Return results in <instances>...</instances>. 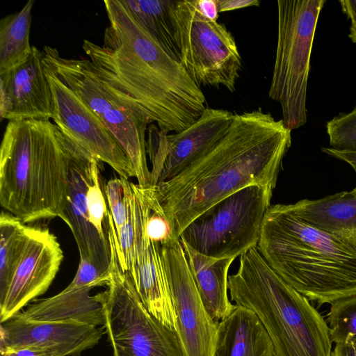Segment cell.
Returning <instances> with one entry per match:
<instances>
[{"instance_id":"cell-4","label":"cell","mask_w":356,"mask_h":356,"mask_svg":"<svg viewBox=\"0 0 356 356\" xmlns=\"http://www.w3.org/2000/svg\"><path fill=\"white\" fill-rule=\"evenodd\" d=\"M257 248L287 284L318 307L356 295V249L305 222L290 204L268 208Z\"/></svg>"},{"instance_id":"cell-29","label":"cell","mask_w":356,"mask_h":356,"mask_svg":"<svg viewBox=\"0 0 356 356\" xmlns=\"http://www.w3.org/2000/svg\"><path fill=\"white\" fill-rule=\"evenodd\" d=\"M108 280L109 273L105 274L90 261L80 259L76 273L70 284L76 287L106 286Z\"/></svg>"},{"instance_id":"cell-10","label":"cell","mask_w":356,"mask_h":356,"mask_svg":"<svg viewBox=\"0 0 356 356\" xmlns=\"http://www.w3.org/2000/svg\"><path fill=\"white\" fill-rule=\"evenodd\" d=\"M170 13L179 61L193 81L234 92L242 59L232 34L204 17L195 0H171Z\"/></svg>"},{"instance_id":"cell-18","label":"cell","mask_w":356,"mask_h":356,"mask_svg":"<svg viewBox=\"0 0 356 356\" xmlns=\"http://www.w3.org/2000/svg\"><path fill=\"white\" fill-rule=\"evenodd\" d=\"M234 115L227 110L206 108L188 128L168 134L157 184L174 177L211 148L225 134Z\"/></svg>"},{"instance_id":"cell-30","label":"cell","mask_w":356,"mask_h":356,"mask_svg":"<svg viewBox=\"0 0 356 356\" xmlns=\"http://www.w3.org/2000/svg\"><path fill=\"white\" fill-rule=\"evenodd\" d=\"M1 356H64L60 351L46 348L24 347L7 350L1 353Z\"/></svg>"},{"instance_id":"cell-26","label":"cell","mask_w":356,"mask_h":356,"mask_svg":"<svg viewBox=\"0 0 356 356\" xmlns=\"http://www.w3.org/2000/svg\"><path fill=\"white\" fill-rule=\"evenodd\" d=\"M326 321L333 342L356 343V295L331 304Z\"/></svg>"},{"instance_id":"cell-35","label":"cell","mask_w":356,"mask_h":356,"mask_svg":"<svg viewBox=\"0 0 356 356\" xmlns=\"http://www.w3.org/2000/svg\"><path fill=\"white\" fill-rule=\"evenodd\" d=\"M330 356H356V343H337Z\"/></svg>"},{"instance_id":"cell-25","label":"cell","mask_w":356,"mask_h":356,"mask_svg":"<svg viewBox=\"0 0 356 356\" xmlns=\"http://www.w3.org/2000/svg\"><path fill=\"white\" fill-rule=\"evenodd\" d=\"M122 1L140 26L171 56L179 61L170 13L171 0Z\"/></svg>"},{"instance_id":"cell-32","label":"cell","mask_w":356,"mask_h":356,"mask_svg":"<svg viewBox=\"0 0 356 356\" xmlns=\"http://www.w3.org/2000/svg\"><path fill=\"white\" fill-rule=\"evenodd\" d=\"M218 13L234 10L250 6H259L257 0H216Z\"/></svg>"},{"instance_id":"cell-11","label":"cell","mask_w":356,"mask_h":356,"mask_svg":"<svg viewBox=\"0 0 356 356\" xmlns=\"http://www.w3.org/2000/svg\"><path fill=\"white\" fill-rule=\"evenodd\" d=\"M160 252L184 355L212 356L218 322L203 304L180 241L160 245Z\"/></svg>"},{"instance_id":"cell-16","label":"cell","mask_w":356,"mask_h":356,"mask_svg":"<svg viewBox=\"0 0 356 356\" xmlns=\"http://www.w3.org/2000/svg\"><path fill=\"white\" fill-rule=\"evenodd\" d=\"M97 160L83 147L74 154L70 165L63 221L72 232L80 259L90 261L104 273L108 274L111 263L108 238L92 225L87 206V191L92 179V166Z\"/></svg>"},{"instance_id":"cell-8","label":"cell","mask_w":356,"mask_h":356,"mask_svg":"<svg viewBox=\"0 0 356 356\" xmlns=\"http://www.w3.org/2000/svg\"><path fill=\"white\" fill-rule=\"evenodd\" d=\"M112 229L109 280L102 291L104 325L113 356H184L177 333L153 316L121 269Z\"/></svg>"},{"instance_id":"cell-24","label":"cell","mask_w":356,"mask_h":356,"mask_svg":"<svg viewBox=\"0 0 356 356\" xmlns=\"http://www.w3.org/2000/svg\"><path fill=\"white\" fill-rule=\"evenodd\" d=\"M15 216L1 211L0 216V303L8 292L32 232Z\"/></svg>"},{"instance_id":"cell-1","label":"cell","mask_w":356,"mask_h":356,"mask_svg":"<svg viewBox=\"0 0 356 356\" xmlns=\"http://www.w3.org/2000/svg\"><path fill=\"white\" fill-rule=\"evenodd\" d=\"M291 130L261 108L234 113L225 134L180 173L154 186L179 239L196 218L251 185L275 188Z\"/></svg>"},{"instance_id":"cell-31","label":"cell","mask_w":356,"mask_h":356,"mask_svg":"<svg viewBox=\"0 0 356 356\" xmlns=\"http://www.w3.org/2000/svg\"><path fill=\"white\" fill-rule=\"evenodd\" d=\"M343 13L350 20L349 38L356 43V0H343L339 1Z\"/></svg>"},{"instance_id":"cell-5","label":"cell","mask_w":356,"mask_h":356,"mask_svg":"<svg viewBox=\"0 0 356 356\" xmlns=\"http://www.w3.org/2000/svg\"><path fill=\"white\" fill-rule=\"evenodd\" d=\"M227 286L235 305L257 315L272 341L274 356L331 355L333 341L327 321L270 267L257 246L240 256Z\"/></svg>"},{"instance_id":"cell-28","label":"cell","mask_w":356,"mask_h":356,"mask_svg":"<svg viewBox=\"0 0 356 356\" xmlns=\"http://www.w3.org/2000/svg\"><path fill=\"white\" fill-rule=\"evenodd\" d=\"M104 193L116 232L118 233L128 216L124 179L119 177L109 180L104 186Z\"/></svg>"},{"instance_id":"cell-3","label":"cell","mask_w":356,"mask_h":356,"mask_svg":"<svg viewBox=\"0 0 356 356\" xmlns=\"http://www.w3.org/2000/svg\"><path fill=\"white\" fill-rule=\"evenodd\" d=\"M82 147L50 120L8 121L0 148V204L24 223L65 219L71 161Z\"/></svg>"},{"instance_id":"cell-21","label":"cell","mask_w":356,"mask_h":356,"mask_svg":"<svg viewBox=\"0 0 356 356\" xmlns=\"http://www.w3.org/2000/svg\"><path fill=\"white\" fill-rule=\"evenodd\" d=\"M290 205L294 213L307 224L356 249V194L353 190Z\"/></svg>"},{"instance_id":"cell-15","label":"cell","mask_w":356,"mask_h":356,"mask_svg":"<svg viewBox=\"0 0 356 356\" xmlns=\"http://www.w3.org/2000/svg\"><path fill=\"white\" fill-rule=\"evenodd\" d=\"M0 116L8 121L50 120L54 99L42 51L32 46L29 58L0 74Z\"/></svg>"},{"instance_id":"cell-17","label":"cell","mask_w":356,"mask_h":356,"mask_svg":"<svg viewBox=\"0 0 356 356\" xmlns=\"http://www.w3.org/2000/svg\"><path fill=\"white\" fill-rule=\"evenodd\" d=\"M134 195L138 239L137 275L133 284L148 312L160 322L177 332L176 318L162 264L160 244L147 236L144 228L143 206L135 193Z\"/></svg>"},{"instance_id":"cell-19","label":"cell","mask_w":356,"mask_h":356,"mask_svg":"<svg viewBox=\"0 0 356 356\" xmlns=\"http://www.w3.org/2000/svg\"><path fill=\"white\" fill-rule=\"evenodd\" d=\"M212 356H274L273 346L257 315L235 305L218 323Z\"/></svg>"},{"instance_id":"cell-33","label":"cell","mask_w":356,"mask_h":356,"mask_svg":"<svg viewBox=\"0 0 356 356\" xmlns=\"http://www.w3.org/2000/svg\"><path fill=\"white\" fill-rule=\"evenodd\" d=\"M321 151L330 156L348 163L353 167L356 174V152L340 151L332 147H323ZM353 191L356 194V186Z\"/></svg>"},{"instance_id":"cell-20","label":"cell","mask_w":356,"mask_h":356,"mask_svg":"<svg viewBox=\"0 0 356 356\" xmlns=\"http://www.w3.org/2000/svg\"><path fill=\"white\" fill-rule=\"evenodd\" d=\"M96 285L76 287L69 284L59 293L31 305L22 312L29 319L47 321H74L103 327L105 317L102 292L90 295Z\"/></svg>"},{"instance_id":"cell-12","label":"cell","mask_w":356,"mask_h":356,"mask_svg":"<svg viewBox=\"0 0 356 356\" xmlns=\"http://www.w3.org/2000/svg\"><path fill=\"white\" fill-rule=\"evenodd\" d=\"M44 67L53 95L54 123L120 177H136L129 157L100 118L49 67Z\"/></svg>"},{"instance_id":"cell-27","label":"cell","mask_w":356,"mask_h":356,"mask_svg":"<svg viewBox=\"0 0 356 356\" xmlns=\"http://www.w3.org/2000/svg\"><path fill=\"white\" fill-rule=\"evenodd\" d=\"M332 148L356 152V106L349 113H341L326 123Z\"/></svg>"},{"instance_id":"cell-9","label":"cell","mask_w":356,"mask_h":356,"mask_svg":"<svg viewBox=\"0 0 356 356\" xmlns=\"http://www.w3.org/2000/svg\"><path fill=\"white\" fill-rule=\"evenodd\" d=\"M273 191L251 185L230 195L193 220L179 240L211 258L240 257L258 245Z\"/></svg>"},{"instance_id":"cell-34","label":"cell","mask_w":356,"mask_h":356,"mask_svg":"<svg viewBox=\"0 0 356 356\" xmlns=\"http://www.w3.org/2000/svg\"><path fill=\"white\" fill-rule=\"evenodd\" d=\"M199 11L207 18L217 21L218 10L216 0H195Z\"/></svg>"},{"instance_id":"cell-14","label":"cell","mask_w":356,"mask_h":356,"mask_svg":"<svg viewBox=\"0 0 356 356\" xmlns=\"http://www.w3.org/2000/svg\"><path fill=\"white\" fill-rule=\"evenodd\" d=\"M106 332L97 327L74 321L31 320L19 312L1 323V353L24 347L55 349L64 356H80L95 347Z\"/></svg>"},{"instance_id":"cell-7","label":"cell","mask_w":356,"mask_h":356,"mask_svg":"<svg viewBox=\"0 0 356 356\" xmlns=\"http://www.w3.org/2000/svg\"><path fill=\"white\" fill-rule=\"evenodd\" d=\"M325 0H278L277 42L269 97L290 130L307 122V88L313 42Z\"/></svg>"},{"instance_id":"cell-22","label":"cell","mask_w":356,"mask_h":356,"mask_svg":"<svg viewBox=\"0 0 356 356\" xmlns=\"http://www.w3.org/2000/svg\"><path fill=\"white\" fill-rule=\"evenodd\" d=\"M181 245L203 304L211 318L218 323L235 307L227 294L228 271L235 259L211 258Z\"/></svg>"},{"instance_id":"cell-23","label":"cell","mask_w":356,"mask_h":356,"mask_svg":"<svg viewBox=\"0 0 356 356\" xmlns=\"http://www.w3.org/2000/svg\"><path fill=\"white\" fill-rule=\"evenodd\" d=\"M34 1L0 21V74L24 63L31 55L29 35Z\"/></svg>"},{"instance_id":"cell-13","label":"cell","mask_w":356,"mask_h":356,"mask_svg":"<svg viewBox=\"0 0 356 356\" xmlns=\"http://www.w3.org/2000/svg\"><path fill=\"white\" fill-rule=\"evenodd\" d=\"M63 259L56 236L49 229L33 227L3 301L0 323L44 294L55 279Z\"/></svg>"},{"instance_id":"cell-6","label":"cell","mask_w":356,"mask_h":356,"mask_svg":"<svg viewBox=\"0 0 356 356\" xmlns=\"http://www.w3.org/2000/svg\"><path fill=\"white\" fill-rule=\"evenodd\" d=\"M42 54L44 64L100 118L122 146L133 164L138 184L151 186L145 133L152 122L146 113L110 83L90 60L65 58L48 45Z\"/></svg>"},{"instance_id":"cell-2","label":"cell","mask_w":356,"mask_h":356,"mask_svg":"<svg viewBox=\"0 0 356 356\" xmlns=\"http://www.w3.org/2000/svg\"><path fill=\"white\" fill-rule=\"evenodd\" d=\"M104 3L109 25L102 46L83 41L89 60L161 130L179 133L188 128L207 108L200 86L140 26L122 0Z\"/></svg>"}]
</instances>
